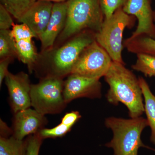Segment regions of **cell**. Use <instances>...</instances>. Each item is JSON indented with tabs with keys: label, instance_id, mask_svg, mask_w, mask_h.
<instances>
[{
	"label": "cell",
	"instance_id": "cell-18",
	"mask_svg": "<svg viewBox=\"0 0 155 155\" xmlns=\"http://www.w3.org/2000/svg\"><path fill=\"white\" fill-rule=\"evenodd\" d=\"M1 5L19 22L38 0H0Z\"/></svg>",
	"mask_w": 155,
	"mask_h": 155
},
{
	"label": "cell",
	"instance_id": "cell-8",
	"mask_svg": "<svg viewBox=\"0 0 155 155\" xmlns=\"http://www.w3.org/2000/svg\"><path fill=\"white\" fill-rule=\"evenodd\" d=\"M63 96L67 104L79 98H100L102 94L100 79L70 74L64 82Z\"/></svg>",
	"mask_w": 155,
	"mask_h": 155
},
{
	"label": "cell",
	"instance_id": "cell-7",
	"mask_svg": "<svg viewBox=\"0 0 155 155\" xmlns=\"http://www.w3.org/2000/svg\"><path fill=\"white\" fill-rule=\"evenodd\" d=\"M112 61L104 49L95 40L81 53L71 74L100 79L105 75Z\"/></svg>",
	"mask_w": 155,
	"mask_h": 155
},
{
	"label": "cell",
	"instance_id": "cell-13",
	"mask_svg": "<svg viewBox=\"0 0 155 155\" xmlns=\"http://www.w3.org/2000/svg\"><path fill=\"white\" fill-rule=\"evenodd\" d=\"M53 4L51 2L38 0L19 22L27 25L36 38H39L47 28L51 15Z\"/></svg>",
	"mask_w": 155,
	"mask_h": 155
},
{
	"label": "cell",
	"instance_id": "cell-28",
	"mask_svg": "<svg viewBox=\"0 0 155 155\" xmlns=\"http://www.w3.org/2000/svg\"><path fill=\"white\" fill-rule=\"evenodd\" d=\"M13 133V130L9 128L6 123L1 119V137H8L11 134Z\"/></svg>",
	"mask_w": 155,
	"mask_h": 155
},
{
	"label": "cell",
	"instance_id": "cell-29",
	"mask_svg": "<svg viewBox=\"0 0 155 155\" xmlns=\"http://www.w3.org/2000/svg\"><path fill=\"white\" fill-rule=\"evenodd\" d=\"M38 1H46V2H51L54 3L63 2H67L69 0H38Z\"/></svg>",
	"mask_w": 155,
	"mask_h": 155
},
{
	"label": "cell",
	"instance_id": "cell-9",
	"mask_svg": "<svg viewBox=\"0 0 155 155\" xmlns=\"http://www.w3.org/2000/svg\"><path fill=\"white\" fill-rule=\"evenodd\" d=\"M10 97L11 108L14 114L30 108L31 104L29 76L24 72L13 74L9 72L5 78Z\"/></svg>",
	"mask_w": 155,
	"mask_h": 155
},
{
	"label": "cell",
	"instance_id": "cell-27",
	"mask_svg": "<svg viewBox=\"0 0 155 155\" xmlns=\"http://www.w3.org/2000/svg\"><path fill=\"white\" fill-rule=\"evenodd\" d=\"M13 58H8L1 59L0 62V86H2L3 80L9 73L8 70L9 64L11 63Z\"/></svg>",
	"mask_w": 155,
	"mask_h": 155
},
{
	"label": "cell",
	"instance_id": "cell-22",
	"mask_svg": "<svg viewBox=\"0 0 155 155\" xmlns=\"http://www.w3.org/2000/svg\"><path fill=\"white\" fill-rule=\"evenodd\" d=\"M72 127V126H68L61 123L53 128H43L38 134L43 139L61 137L70 131Z\"/></svg>",
	"mask_w": 155,
	"mask_h": 155
},
{
	"label": "cell",
	"instance_id": "cell-15",
	"mask_svg": "<svg viewBox=\"0 0 155 155\" xmlns=\"http://www.w3.org/2000/svg\"><path fill=\"white\" fill-rule=\"evenodd\" d=\"M153 17L155 22V11H153ZM123 45L129 52L155 57V39L147 35H140L134 38H128L123 42Z\"/></svg>",
	"mask_w": 155,
	"mask_h": 155
},
{
	"label": "cell",
	"instance_id": "cell-19",
	"mask_svg": "<svg viewBox=\"0 0 155 155\" xmlns=\"http://www.w3.org/2000/svg\"><path fill=\"white\" fill-rule=\"evenodd\" d=\"M137 61L131 66L134 70L141 72L146 77L155 76V57L140 54H137Z\"/></svg>",
	"mask_w": 155,
	"mask_h": 155
},
{
	"label": "cell",
	"instance_id": "cell-14",
	"mask_svg": "<svg viewBox=\"0 0 155 155\" xmlns=\"http://www.w3.org/2000/svg\"><path fill=\"white\" fill-rule=\"evenodd\" d=\"M144 100L145 113L151 129L150 139L155 144V95L153 94L148 84L142 77H139Z\"/></svg>",
	"mask_w": 155,
	"mask_h": 155
},
{
	"label": "cell",
	"instance_id": "cell-25",
	"mask_svg": "<svg viewBox=\"0 0 155 155\" xmlns=\"http://www.w3.org/2000/svg\"><path fill=\"white\" fill-rule=\"evenodd\" d=\"M14 25L11 15L0 5V30H9Z\"/></svg>",
	"mask_w": 155,
	"mask_h": 155
},
{
	"label": "cell",
	"instance_id": "cell-11",
	"mask_svg": "<svg viewBox=\"0 0 155 155\" xmlns=\"http://www.w3.org/2000/svg\"><path fill=\"white\" fill-rule=\"evenodd\" d=\"M45 115L30 108L15 113L13 122V135L23 140L25 137L38 133L46 124Z\"/></svg>",
	"mask_w": 155,
	"mask_h": 155
},
{
	"label": "cell",
	"instance_id": "cell-24",
	"mask_svg": "<svg viewBox=\"0 0 155 155\" xmlns=\"http://www.w3.org/2000/svg\"><path fill=\"white\" fill-rule=\"evenodd\" d=\"M43 140L38 133L30 135L26 139L27 155H38Z\"/></svg>",
	"mask_w": 155,
	"mask_h": 155
},
{
	"label": "cell",
	"instance_id": "cell-12",
	"mask_svg": "<svg viewBox=\"0 0 155 155\" xmlns=\"http://www.w3.org/2000/svg\"><path fill=\"white\" fill-rule=\"evenodd\" d=\"M67 9L68 1L53 4L51 15L47 28L38 38L41 42L43 50H50L64 30L67 22Z\"/></svg>",
	"mask_w": 155,
	"mask_h": 155
},
{
	"label": "cell",
	"instance_id": "cell-21",
	"mask_svg": "<svg viewBox=\"0 0 155 155\" xmlns=\"http://www.w3.org/2000/svg\"><path fill=\"white\" fill-rule=\"evenodd\" d=\"M127 0H100V5L104 19L110 17L117 9L123 7Z\"/></svg>",
	"mask_w": 155,
	"mask_h": 155
},
{
	"label": "cell",
	"instance_id": "cell-5",
	"mask_svg": "<svg viewBox=\"0 0 155 155\" xmlns=\"http://www.w3.org/2000/svg\"><path fill=\"white\" fill-rule=\"evenodd\" d=\"M95 32L86 30L78 34L51 54L48 76L62 78L70 75L81 53L95 40Z\"/></svg>",
	"mask_w": 155,
	"mask_h": 155
},
{
	"label": "cell",
	"instance_id": "cell-6",
	"mask_svg": "<svg viewBox=\"0 0 155 155\" xmlns=\"http://www.w3.org/2000/svg\"><path fill=\"white\" fill-rule=\"evenodd\" d=\"M64 85L62 78L53 76H47L38 83L31 84V106L43 115L60 113L67 104L63 96Z\"/></svg>",
	"mask_w": 155,
	"mask_h": 155
},
{
	"label": "cell",
	"instance_id": "cell-16",
	"mask_svg": "<svg viewBox=\"0 0 155 155\" xmlns=\"http://www.w3.org/2000/svg\"><path fill=\"white\" fill-rule=\"evenodd\" d=\"M17 58L28 66L31 71L38 58L32 39H22L15 41Z\"/></svg>",
	"mask_w": 155,
	"mask_h": 155
},
{
	"label": "cell",
	"instance_id": "cell-1",
	"mask_svg": "<svg viewBox=\"0 0 155 155\" xmlns=\"http://www.w3.org/2000/svg\"><path fill=\"white\" fill-rule=\"evenodd\" d=\"M104 78L109 86L106 94L108 102L125 105L130 118L141 116L145 112L143 95L139 78L125 64L112 61Z\"/></svg>",
	"mask_w": 155,
	"mask_h": 155
},
{
	"label": "cell",
	"instance_id": "cell-4",
	"mask_svg": "<svg viewBox=\"0 0 155 155\" xmlns=\"http://www.w3.org/2000/svg\"><path fill=\"white\" fill-rule=\"evenodd\" d=\"M134 22V17L126 14L121 7L110 17L104 19L101 29L96 32L95 40L114 62L125 64L122 57L123 33L126 28L132 27Z\"/></svg>",
	"mask_w": 155,
	"mask_h": 155
},
{
	"label": "cell",
	"instance_id": "cell-10",
	"mask_svg": "<svg viewBox=\"0 0 155 155\" xmlns=\"http://www.w3.org/2000/svg\"><path fill=\"white\" fill-rule=\"evenodd\" d=\"M122 9L138 20L137 28L129 38L145 35L155 39V24L149 0H127Z\"/></svg>",
	"mask_w": 155,
	"mask_h": 155
},
{
	"label": "cell",
	"instance_id": "cell-3",
	"mask_svg": "<svg viewBox=\"0 0 155 155\" xmlns=\"http://www.w3.org/2000/svg\"><path fill=\"white\" fill-rule=\"evenodd\" d=\"M104 19L100 0H69L67 22L58 37L62 42L84 31L97 32Z\"/></svg>",
	"mask_w": 155,
	"mask_h": 155
},
{
	"label": "cell",
	"instance_id": "cell-23",
	"mask_svg": "<svg viewBox=\"0 0 155 155\" xmlns=\"http://www.w3.org/2000/svg\"><path fill=\"white\" fill-rule=\"evenodd\" d=\"M11 35L15 41L22 39H32L36 38L35 34L31 30L27 25L21 23L14 24L11 30Z\"/></svg>",
	"mask_w": 155,
	"mask_h": 155
},
{
	"label": "cell",
	"instance_id": "cell-2",
	"mask_svg": "<svg viewBox=\"0 0 155 155\" xmlns=\"http://www.w3.org/2000/svg\"><path fill=\"white\" fill-rule=\"evenodd\" d=\"M105 125L113 132V138L105 146L114 150V155H138L141 147L155 150L141 140L143 131L149 126L147 119L141 116L129 119L112 116L106 118Z\"/></svg>",
	"mask_w": 155,
	"mask_h": 155
},
{
	"label": "cell",
	"instance_id": "cell-26",
	"mask_svg": "<svg viewBox=\"0 0 155 155\" xmlns=\"http://www.w3.org/2000/svg\"><path fill=\"white\" fill-rule=\"evenodd\" d=\"M81 118L79 112L78 111H72L67 113L62 118L61 123L68 126H72Z\"/></svg>",
	"mask_w": 155,
	"mask_h": 155
},
{
	"label": "cell",
	"instance_id": "cell-20",
	"mask_svg": "<svg viewBox=\"0 0 155 155\" xmlns=\"http://www.w3.org/2000/svg\"><path fill=\"white\" fill-rule=\"evenodd\" d=\"M17 57L15 41L11 30H0V58L1 59Z\"/></svg>",
	"mask_w": 155,
	"mask_h": 155
},
{
	"label": "cell",
	"instance_id": "cell-17",
	"mask_svg": "<svg viewBox=\"0 0 155 155\" xmlns=\"http://www.w3.org/2000/svg\"><path fill=\"white\" fill-rule=\"evenodd\" d=\"M0 155H27V142L13 136L0 138Z\"/></svg>",
	"mask_w": 155,
	"mask_h": 155
}]
</instances>
